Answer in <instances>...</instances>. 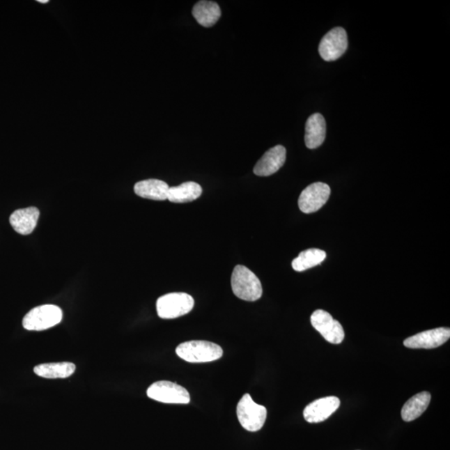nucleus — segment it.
<instances>
[{
    "instance_id": "f3484780",
    "label": "nucleus",
    "mask_w": 450,
    "mask_h": 450,
    "mask_svg": "<svg viewBox=\"0 0 450 450\" xmlns=\"http://www.w3.org/2000/svg\"><path fill=\"white\" fill-rule=\"evenodd\" d=\"M431 401V394L424 391L415 394L402 408L401 417L405 422H411L421 416L428 409Z\"/></svg>"
},
{
    "instance_id": "39448f33",
    "label": "nucleus",
    "mask_w": 450,
    "mask_h": 450,
    "mask_svg": "<svg viewBox=\"0 0 450 450\" xmlns=\"http://www.w3.org/2000/svg\"><path fill=\"white\" fill-rule=\"evenodd\" d=\"M62 309L56 305H40L31 309L23 320L25 329L42 331L52 328L62 321Z\"/></svg>"
},
{
    "instance_id": "423d86ee",
    "label": "nucleus",
    "mask_w": 450,
    "mask_h": 450,
    "mask_svg": "<svg viewBox=\"0 0 450 450\" xmlns=\"http://www.w3.org/2000/svg\"><path fill=\"white\" fill-rule=\"evenodd\" d=\"M147 396L164 404L187 405L190 402L188 390L169 381H158L148 387Z\"/></svg>"
},
{
    "instance_id": "f03ea898",
    "label": "nucleus",
    "mask_w": 450,
    "mask_h": 450,
    "mask_svg": "<svg viewBox=\"0 0 450 450\" xmlns=\"http://www.w3.org/2000/svg\"><path fill=\"white\" fill-rule=\"evenodd\" d=\"M180 358L189 363H208L223 356L222 348L215 343L192 341L180 343L176 348Z\"/></svg>"
},
{
    "instance_id": "6ab92c4d",
    "label": "nucleus",
    "mask_w": 450,
    "mask_h": 450,
    "mask_svg": "<svg viewBox=\"0 0 450 450\" xmlns=\"http://www.w3.org/2000/svg\"><path fill=\"white\" fill-rule=\"evenodd\" d=\"M75 364L70 362L49 363L37 365L33 372L45 379H66L75 373Z\"/></svg>"
},
{
    "instance_id": "aec40b11",
    "label": "nucleus",
    "mask_w": 450,
    "mask_h": 450,
    "mask_svg": "<svg viewBox=\"0 0 450 450\" xmlns=\"http://www.w3.org/2000/svg\"><path fill=\"white\" fill-rule=\"evenodd\" d=\"M326 253L318 249H309L301 252L292 262V267L297 272H302L320 265L325 260Z\"/></svg>"
},
{
    "instance_id": "7ed1b4c3",
    "label": "nucleus",
    "mask_w": 450,
    "mask_h": 450,
    "mask_svg": "<svg viewBox=\"0 0 450 450\" xmlns=\"http://www.w3.org/2000/svg\"><path fill=\"white\" fill-rule=\"evenodd\" d=\"M194 305L192 296L185 293H171L161 296L157 300L156 309L161 318L172 320L189 313L192 311Z\"/></svg>"
},
{
    "instance_id": "2eb2a0df",
    "label": "nucleus",
    "mask_w": 450,
    "mask_h": 450,
    "mask_svg": "<svg viewBox=\"0 0 450 450\" xmlns=\"http://www.w3.org/2000/svg\"><path fill=\"white\" fill-rule=\"evenodd\" d=\"M169 189L167 183L155 179L136 183L134 188V193L138 196L160 201L167 199Z\"/></svg>"
},
{
    "instance_id": "f257e3e1",
    "label": "nucleus",
    "mask_w": 450,
    "mask_h": 450,
    "mask_svg": "<svg viewBox=\"0 0 450 450\" xmlns=\"http://www.w3.org/2000/svg\"><path fill=\"white\" fill-rule=\"evenodd\" d=\"M231 287L238 298L250 302L260 300L263 294L261 280L244 265H237L233 269Z\"/></svg>"
},
{
    "instance_id": "1a4fd4ad",
    "label": "nucleus",
    "mask_w": 450,
    "mask_h": 450,
    "mask_svg": "<svg viewBox=\"0 0 450 450\" xmlns=\"http://www.w3.org/2000/svg\"><path fill=\"white\" fill-rule=\"evenodd\" d=\"M331 190L325 183L317 182L309 185L299 198L300 210L304 214H312L320 210L329 201Z\"/></svg>"
},
{
    "instance_id": "a211bd4d",
    "label": "nucleus",
    "mask_w": 450,
    "mask_h": 450,
    "mask_svg": "<svg viewBox=\"0 0 450 450\" xmlns=\"http://www.w3.org/2000/svg\"><path fill=\"white\" fill-rule=\"evenodd\" d=\"M202 191V187L197 183L185 182L179 186L169 187L167 199L177 203L192 202L201 196Z\"/></svg>"
},
{
    "instance_id": "f8f14e48",
    "label": "nucleus",
    "mask_w": 450,
    "mask_h": 450,
    "mask_svg": "<svg viewBox=\"0 0 450 450\" xmlns=\"http://www.w3.org/2000/svg\"><path fill=\"white\" fill-rule=\"evenodd\" d=\"M286 160V150L282 146H276L267 151L254 168V175L267 177L274 175L283 166Z\"/></svg>"
},
{
    "instance_id": "20e7f679",
    "label": "nucleus",
    "mask_w": 450,
    "mask_h": 450,
    "mask_svg": "<svg viewBox=\"0 0 450 450\" xmlns=\"http://www.w3.org/2000/svg\"><path fill=\"white\" fill-rule=\"evenodd\" d=\"M237 417L246 430L257 432L264 426L267 410L265 406L256 404L249 394H245L237 405Z\"/></svg>"
},
{
    "instance_id": "0eeeda50",
    "label": "nucleus",
    "mask_w": 450,
    "mask_h": 450,
    "mask_svg": "<svg viewBox=\"0 0 450 450\" xmlns=\"http://www.w3.org/2000/svg\"><path fill=\"white\" fill-rule=\"evenodd\" d=\"M311 324L326 341L334 345H339L345 339V330L341 323L335 320L330 313L322 309L312 313Z\"/></svg>"
},
{
    "instance_id": "9b49d317",
    "label": "nucleus",
    "mask_w": 450,
    "mask_h": 450,
    "mask_svg": "<svg viewBox=\"0 0 450 450\" xmlns=\"http://www.w3.org/2000/svg\"><path fill=\"white\" fill-rule=\"evenodd\" d=\"M341 406L338 397L329 396L318 398L305 407L304 418L309 423H320L329 418Z\"/></svg>"
},
{
    "instance_id": "6e6552de",
    "label": "nucleus",
    "mask_w": 450,
    "mask_h": 450,
    "mask_svg": "<svg viewBox=\"0 0 450 450\" xmlns=\"http://www.w3.org/2000/svg\"><path fill=\"white\" fill-rule=\"evenodd\" d=\"M348 48V36L345 29L334 28L327 33L318 46V53L325 61H334L341 58Z\"/></svg>"
},
{
    "instance_id": "4468645a",
    "label": "nucleus",
    "mask_w": 450,
    "mask_h": 450,
    "mask_svg": "<svg viewBox=\"0 0 450 450\" xmlns=\"http://www.w3.org/2000/svg\"><path fill=\"white\" fill-rule=\"evenodd\" d=\"M326 136V122L320 114H313L305 125V146L313 150L322 146Z\"/></svg>"
},
{
    "instance_id": "ddd939ff",
    "label": "nucleus",
    "mask_w": 450,
    "mask_h": 450,
    "mask_svg": "<svg viewBox=\"0 0 450 450\" xmlns=\"http://www.w3.org/2000/svg\"><path fill=\"white\" fill-rule=\"evenodd\" d=\"M39 217L40 210L36 207H29L15 210L10 215V222L17 233L28 235L35 231Z\"/></svg>"
},
{
    "instance_id": "dca6fc26",
    "label": "nucleus",
    "mask_w": 450,
    "mask_h": 450,
    "mask_svg": "<svg viewBox=\"0 0 450 450\" xmlns=\"http://www.w3.org/2000/svg\"><path fill=\"white\" fill-rule=\"evenodd\" d=\"M192 14L199 24L209 28L217 23L222 16V10L217 3L203 0L195 3Z\"/></svg>"
},
{
    "instance_id": "9d476101",
    "label": "nucleus",
    "mask_w": 450,
    "mask_h": 450,
    "mask_svg": "<svg viewBox=\"0 0 450 450\" xmlns=\"http://www.w3.org/2000/svg\"><path fill=\"white\" fill-rule=\"evenodd\" d=\"M450 338L449 328H437L424 331L405 339L404 346L410 349H435L447 343Z\"/></svg>"
},
{
    "instance_id": "412c9836",
    "label": "nucleus",
    "mask_w": 450,
    "mask_h": 450,
    "mask_svg": "<svg viewBox=\"0 0 450 450\" xmlns=\"http://www.w3.org/2000/svg\"><path fill=\"white\" fill-rule=\"evenodd\" d=\"M38 2L41 3H49V0H38Z\"/></svg>"
}]
</instances>
